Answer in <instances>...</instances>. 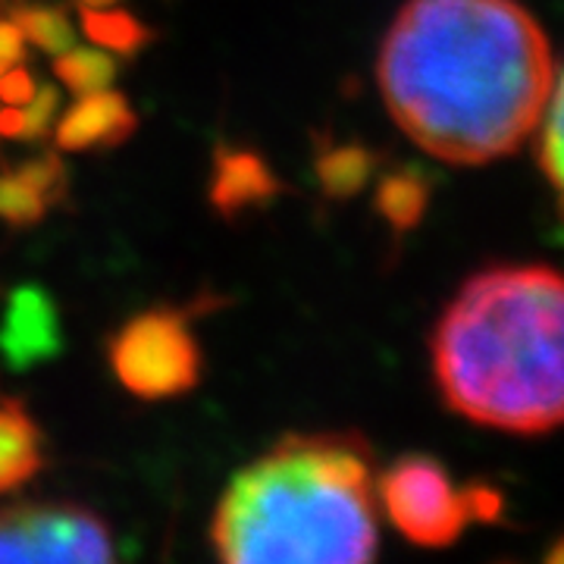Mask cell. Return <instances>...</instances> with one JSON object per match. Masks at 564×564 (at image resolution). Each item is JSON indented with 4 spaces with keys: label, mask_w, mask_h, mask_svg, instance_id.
I'll return each instance as SVG.
<instances>
[{
    "label": "cell",
    "mask_w": 564,
    "mask_h": 564,
    "mask_svg": "<svg viewBox=\"0 0 564 564\" xmlns=\"http://www.w3.org/2000/svg\"><path fill=\"white\" fill-rule=\"evenodd\" d=\"M139 129V117L120 91H91L79 95L54 126V139L63 151H101L117 148Z\"/></svg>",
    "instance_id": "ba28073f"
},
{
    "label": "cell",
    "mask_w": 564,
    "mask_h": 564,
    "mask_svg": "<svg viewBox=\"0 0 564 564\" xmlns=\"http://www.w3.org/2000/svg\"><path fill=\"white\" fill-rule=\"evenodd\" d=\"M82 10V29L85 35L101 44V47H110L113 54H139L141 47L148 41L154 39V32L139 22L135 17H129L126 10H110V7H101V10H88V7H79Z\"/></svg>",
    "instance_id": "4fadbf2b"
},
{
    "label": "cell",
    "mask_w": 564,
    "mask_h": 564,
    "mask_svg": "<svg viewBox=\"0 0 564 564\" xmlns=\"http://www.w3.org/2000/svg\"><path fill=\"white\" fill-rule=\"evenodd\" d=\"M25 61V39L17 29V22H0V63H22Z\"/></svg>",
    "instance_id": "7402d4cb"
},
{
    "label": "cell",
    "mask_w": 564,
    "mask_h": 564,
    "mask_svg": "<svg viewBox=\"0 0 564 564\" xmlns=\"http://www.w3.org/2000/svg\"><path fill=\"white\" fill-rule=\"evenodd\" d=\"M562 276L552 267H492L464 282L430 348L455 414L533 436L562 423Z\"/></svg>",
    "instance_id": "7a4b0ae2"
},
{
    "label": "cell",
    "mask_w": 564,
    "mask_h": 564,
    "mask_svg": "<svg viewBox=\"0 0 564 564\" xmlns=\"http://www.w3.org/2000/svg\"><path fill=\"white\" fill-rule=\"evenodd\" d=\"M17 170L39 188L51 207L63 202V195H66V166H63L57 154H44V158H35V161H25Z\"/></svg>",
    "instance_id": "d6986e66"
},
{
    "label": "cell",
    "mask_w": 564,
    "mask_h": 564,
    "mask_svg": "<svg viewBox=\"0 0 564 564\" xmlns=\"http://www.w3.org/2000/svg\"><path fill=\"white\" fill-rule=\"evenodd\" d=\"M32 95H35V79L22 66H17V69L7 66L0 73V101L13 104V107H25Z\"/></svg>",
    "instance_id": "ffe728a7"
},
{
    "label": "cell",
    "mask_w": 564,
    "mask_h": 564,
    "mask_svg": "<svg viewBox=\"0 0 564 564\" xmlns=\"http://www.w3.org/2000/svg\"><path fill=\"white\" fill-rule=\"evenodd\" d=\"M117 73H120L117 61L95 47H69V51L57 54V63H54V76L73 95L104 91L117 82Z\"/></svg>",
    "instance_id": "5bb4252c"
},
{
    "label": "cell",
    "mask_w": 564,
    "mask_h": 564,
    "mask_svg": "<svg viewBox=\"0 0 564 564\" xmlns=\"http://www.w3.org/2000/svg\"><path fill=\"white\" fill-rule=\"evenodd\" d=\"M464 492H467V505H470L474 521H499V514H502V496L492 486H470Z\"/></svg>",
    "instance_id": "44dd1931"
},
{
    "label": "cell",
    "mask_w": 564,
    "mask_h": 564,
    "mask_svg": "<svg viewBox=\"0 0 564 564\" xmlns=\"http://www.w3.org/2000/svg\"><path fill=\"white\" fill-rule=\"evenodd\" d=\"M282 185L273 170L251 151H217L214 180H210V204L223 217H239L251 207L267 204Z\"/></svg>",
    "instance_id": "9c48e42d"
},
{
    "label": "cell",
    "mask_w": 564,
    "mask_h": 564,
    "mask_svg": "<svg viewBox=\"0 0 564 564\" xmlns=\"http://www.w3.org/2000/svg\"><path fill=\"white\" fill-rule=\"evenodd\" d=\"M3 69H7V63H0V73H3Z\"/></svg>",
    "instance_id": "d4e9b609"
},
{
    "label": "cell",
    "mask_w": 564,
    "mask_h": 564,
    "mask_svg": "<svg viewBox=\"0 0 564 564\" xmlns=\"http://www.w3.org/2000/svg\"><path fill=\"white\" fill-rule=\"evenodd\" d=\"M44 464L39 423L25 404L0 392V496L29 484Z\"/></svg>",
    "instance_id": "30bf717a"
},
{
    "label": "cell",
    "mask_w": 564,
    "mask_h": 564,
    "mask_svg": "<svg viewBox=\"0 0 564 564\" xmlns=\"http://www.w3.org/2000/svg\"><path fill=\"white\" fill-rule=\"evenodd\" d=\"M377 489L395 530L426 549H443L462 540L474 521L467 492L452 486L443 464L423 455H404L389 464Z\"/></svg>",
    "instance_id": "5b68a950"
},
{
    "label": "cell",
    "mask_w": 564,
    "mask_h": 564,
    "mask_svg": "<svg viewBox=\"0 0 564 564\" xmlns=\"http://www.w3.org/2000/svg\"><path fill=\"white\" fill-rule=\"evenodd\" d=\"M22 107H13V104H7L3 110H0V135L3 139H22Z\"/></svg>",
    "instance_id": "603a6c76"
},
{
    "label": "cell",
    "mask_w": 564,
    "mask_h": 564,
    "mask_svg": "<svg viewBox=\"0 0 564 564\" xmlns=\"http://www.w3.org/2000/svg\"><path fill=\"white\" fill-rule=\"evenodd\" d=\"M370 445L355 433L285 436L232 477L214 514L229 564H361L377 555Z\"/></svg>",
    "instance_id": "3957f363"
},
{
    "label": "cell",
    "mask_w": 564,
    "mask_h": 564,
    "mask_svg": "<svg viewBox=\"0 0 564 564\" xmlns=\"http://www.w3.org/2000/svg\"><path fill=\"white\" fill-rule=\"evenodd\" d=\"M51 204L39 188L22 176L20 170L0 173V220L7 226H35L44 220Z\"/></svg>",
    "instance_id": "2e32d148"
},
{
    "label": "cell",
    "mask_w": 564,
    "mask_h": 564,
    "mask_svg": "<svg viewBox=\"0 0 564 564\" xmlns=\"http://www.w3.org/2000/svg\"><path fill=\"white\" fill-rule=\"evenodd\" d=\"M430 188L433 180L423 173L421 166H402L392 170L380 180L377 188V210L395 232H408L423 220L426 204H430Z\"/></svg>",
    "instance_id": "8fae6325"
},
{
    "label": "cell",
    "mask_w": 564,
    "mask_h": 564,
    "mask_svg": "<svg viewBox=\"0 0 564 564\" xmlns=\"http://www.w3.org/2000/svg\"><path fill=\"white\" fill-rule=\"evenodd\" d=\"M79 7H88V10H101V7H113L117 0H76Z\"/></svg>",
    "instance_id": "cb8c5ba5"
},
{
    "label": "cell",
    "mask_w": 564,
    "mask_h": 564,
    "mask_svg": "<svg viewBox=\"0 0 564 564\" xmlns=\"http://www.w3.org/2000/svg\"><path fill=\"white\" fill-rule=\"evenodd\" d=\"M543 120L545 129L540 135V144H536V158H540V166H543L549 185L558 192L562 188V82L549 95Z\"/></svg>",
    "instance_id": "e0dca14e"
},
{
    "label": "cell",
    "mask_w": 564,
    "mask_h": 564,
    "mask_svg": "<svg viewBox=\"0 0 564 564\" xmlns=\"http://www.w3.org/2000/svg\"><path fill=\"white\" fill-rule=\"evenodd\" d=\"M63 351L61 314L41 285H20L7 299L0 321V361L13 373H25Z\"/></svg>",
    "instance_id": "52a82bcc"
},
{
    "label": "cell",
    "mask_w": 564,
    "mask_h": 564,
    "mask_svg": "<svg viewBox=\"0 0 564 564\" xmlns=\"http://www.w3.org/2000/svg\"><path fill=\"white\" fill-rule=\"evenodd\" d=\"M61 113V88L54 85H35V95L29 98V107L22 110V139L35 141L51 132V126Z\"/></svg>",
    "instance_id": "ac0fdd59"
},
{
    "label": "cell",
    "mask_w": 564,
    "mask_h": 564,
    "mask_svg": "<svg viewBox=\"0 0 564 564\" xmlns=\"http://www.w3.org/2000/svg\"><path fill=\"white\" fill-rule=\"evenodd\" d=\"M377 154L364 144H321L314 173L329 198H351L377 173Z\"/></svg>",
    "instance_id": "7c38bea8"
},
{
    "label": "cell",
    "mask_w": 564,
    "mask_h": 564,
    "mask_svg": "<svg viewBox=\"0 0 564 564\" xmlns=\"http://www.w3.org/2000/svg\"><path fill=\"white\" fill-rule=\"evenodd\" d=\"M13 22L22 32V39L32 41L44 54H63L76 44L73 22L66 20V13L57 7H17Z\"/></svg>",
    "instance_id": "9a60e30c"
},
{
    "label": "cell",
    "mask_w": 564,
    "mask_h": 564,
    "mask_svg": "<svg viewBox=\"0 0 564 564\" xmlns=\"http://www.w3.org/2000/svg\"><path fill=\"white\" fill-rule=\"evenodd\" d=\"M113 373L132 395L158 402L192 392L202 380V348L180 311H144L110 339Z\"/></svg>",
    "instance_id": "277c9868"
},
{
    "label": "cell",
    "mask_w": 564,
    "mask_h": 564,
    "mask_svg": "<svg viewBox=\"0 0 564 564\" xmlns=\"http://www.w3.org/2000/svg\"><path fill=\"white\" fill-rule=\"evenodd\" d=\"M377 79L404 135L458 166L514 154L562 82L540 22L514 0H408Z\"/></svg>",
    "instance_id": "6da1fadb"
},
{
    "label": "cell",
    "mask_w": 564,
    "mask_h": 564,
    "mask_svg": "<svg viewBox=\"0 0 564 564\" xmlns=\"http://www.w3.org/2000/svg\"><path fill=\"white\" fill-rule=\"evenodd\" d=\"M113 536L101 518L73 502L0 508V562H110Z\"/></svg>",
    "instance_id": "8992f818"
}]
</instances>
